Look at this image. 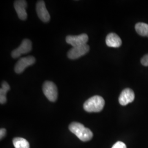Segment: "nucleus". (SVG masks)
<instances>
[{
    "mask_svg": "<svg viewBox=\"0 0 148 148\" xmlns=\"http://www.w3.org/2000/svg\"><path fill=\"white\" fill-rule=\"evenodd\" d=\"M135 29L138 34L144 37H148V24L144 23H138L136 24Z\"/></svg>",
    "mask_w": 148,
    "mask_h": 148,
    "instance_id": "ddd939ff",
    "label": "nucleus"
},
{
    "mask_svg": "<svg viewBox=\"0 0 148 148\" xmlns=\"http://www.w3.org/2000/svg\"><path fill=\"white\" fill-rule=\"evenodd\" d=\"M88 40V36L86 34H82L77 36L68 35L66 37V42L71 45L73 47L86 45Z\"/></svg>",
    "mask_w": 148,
    "mask_h": 148,
    "instance_id": "423d86ee",
    "label": "nucleus"
},
{
    "mask_svg": "<svg viewBox=\"0 0 148 148\" xmlns=\"http://www.w3.org/2000/svg\"><path fill=\"white\" fill-rule=\"evenodd\" d=\"M141 63L144 66H148V54L145 55L142 58V59H141Z\"/></svg>",
    "mask_w": 148,
    "mask_h": 148,
    "instance_id": "dca6fc26",
    "label": "nucleus"
},
{
    "mask_svg": "<svg viewBox=\"0 0 148 148\" xmlns=\"http://www.w3.org/2000/svg\"><path fill=\"white\" fill-rule=\"evenodd\" d=\"M106 44L110 47L117 48L122 45L121 39L115 33H110L106 37Z\"/></svg>",
    "mask_w": 148,
    "mask_h": 148,
    "instance_id": "9b49d317",
    "label": "nucleus"
},
{
    "mask_svg": "<svg viewBox=\"0 0 148 148\" xmlns=\"http://www.w3.org/2000/svg\"><path fill=\"white\" fill-rule=\"evenodd\" d=\"M32 49V41L29 39H24L21 42V45L12 52L11 56L13 58H18L23 54L29 53L31 52Z\"/></svg>",
    "mask_w": 148,
    "mask_h": 148,
    "instance_id": "20e7f679",
    "label": "nucleus"
},
{
    "mask_svg": "<svg viewBox=\"0 0 148 148\" xmlns=\"http://www.w3.org/2000/svg\"><path fill=\"white\" fill-rule=\"evenodd\" d=\"M10 90V87L9 84L5 81L2 82L1 88L0 89V103L1 104H4L6 103L7 101L6 95L7 92Z\"/></svg>",
    "mask_w": 148,
    "mask_h": 148,
    "instance_id": "f8f14e48",
    "label": "nucleus"
},
{
    "mask_svg": "<svg viewBox=\"0 0 148 148\" xmlns=\"http://www.w3.org/2000/svg\"><path fill=\"white\" fill-rule=\"evenodd\" d=\"M43 92L48 99L54 102L58 98V89L53 82L46 81L43 85Z\"/></svg>",
    "mask_w": 148,
    "mask_h": 148,
    "instance_id": "7ed1b4c3",
    "label": "nucleus"
},
{
    "mask_svg": "<svg viewBox=\"0 0 148 148\" xmlns=\"http://www.w3.org/2000/svg\"><path fill=\"white\" fill-rule=\"evenodd\" d=\"M111 148H127L126 144L122 142H117Z\"/></svg>",
    "mask_w": 148,
    "mask_h": 148,
    "instance_id": "2eb2a0df",
    "label": "nucleus"
},
{
    "mask_svg": "<svg viewBox=\"0 0 148 148\" xmlns=\"http://www.w3.org/2000/svg\"><path fill=\"white\" fill-rule=\"evenodd\" d=\"M69 129L82 142L89 141L93 138L92 132L89 128L85 127L84 125L79 122H72L69 125Z\"/></svg>",
    "mask_w": 148,
    "mask_h": 148,
    "instance_id": "f257e3e1",
    "label": "nucleus"
},
{
    "mask_svg": "<svg viewBox=\"0 0 148 148\" xmlns=\"http://www.w3.org/2000/svg\"><path fill=\"white\" fill-rule=\"evenodd\" d=\"M6 134V130L5 128H1L0 130V138L2 139L5 136Z\"/></svg>",
    "mask_w": 148,
    "mask_h": 148,
    "instance_id": "f3484780",
    "label": "nucleus"
},
{
    "mask_svg": "<svg viewBox=\"0 0 148 148\" xmlns=\"http://www.w3.org/2000/svg\"><path fill=\"white\" fill-rule=\"evenodd\" d=\"M13 144L15 148H30L29 143L23 138H14L13 139Z\"/></svg>",
    "mask_w": 148,
    "mask_h": 148,
    "instance_id": "4468645a",
    "label": "nucleus"
},
{
    "mask_svg": "<svg viewBox=\"0 0 148 148\" xmlns=\"http://www.w3.org/2000/svg\"><path fill=\"white\" fill-rule=\"evenodd\" d=\"M14 7L19 18L22 21L26 20L27 16L26 11L27 1L24 0L15 1L14 3Z\"/></svg>",
    "mask_w": 148,
    "mask_h": 148,
    "instance_id": "1a4fd4ad",
    "label": "nucleus"
},
{
    "mask_svg": "<svg viewBox=\"0 0 148 148\" xmlns=\"http://www.w3.org/2000/svg\"><path fill=\"white\" fill-rule=\"evenodd\" d=\"M36 59L33 56H27L20 59L14 66V71L16 74H21L27 66L35 63Z\"/></svg>",
    "mask_w": 148,
    "mask_h": 148,
    "instance_id": "39448f33",
    "label": "nucleus"
},
{
    "mask_svg": "<svg viewBox=\"0 0 148 148\" xmlns=\"http://www.w3.org/2000/svg\"><path fill=\"white\" fill-rule=\"evenodd\" d=\"M105 105V101L99 95H95L86 101L84 109L88 112H98L101 111Z\"/></svg>",
    "mask_w": 148,
    "mask_h": 148,
    "instance_id": "f03ea898",
    "label": "nucleus"
},
{
    "mask_svg": "<svg viewBox=\"0 0 148 148\" xmlns=\"http://www.w3.org/2000/svg\"><path fill=\"white\" fill-rule=\"evenodd\" d=\"M90 51V46L85 45L71 48L67 54V56L70 59H76L85 55Z\"/></svg>",
    "mask_w": 148,
    "mask_h": 148,
    "instance_id": "0eeeda50",
    "label": "nucleus"
},
{
    "mask_svg": "<svg viewBox=\"0 0 148 148\" xmlns=\"http://www.w3.org/2000/svg\"><path fill=\"white\" fill-rule=\"evenodd\" d=\"M135 98L134 93L130 88H126L122 91L119 101L121 106H126L128 104L132 103Z\"/></svg>",
    "mask_w": 148,
    "mask_h": 148,
    "instance_id": "9d476101",
    "label": "nucleus"
},
{
    "mask_svg": "<svg viewBox=\"0 0 148 148\" xmlns=\"http://www.w3.org/2000/svg\"><path fill=\"white\" fill-rule=\"evenodd\" d=\"M36 12L38 18L45 23H47L50 20V15L48 13L45 3L43 1H38L36 3Z\"/></svg>",
    "mask_w": 148,
    "mask_h": 148,
    "instance_id": "6e6552de",
    "label": "nucleus"
}]
</instances>
